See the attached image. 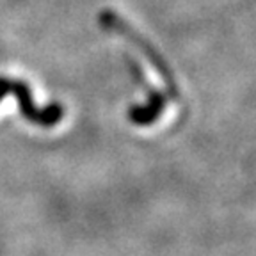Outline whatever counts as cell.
Listing matches in <instances>:
<instances>
[{
  "instance_id": "obj_2",
  "label": "cell",
  "mask_w": 256,
  "mask_h": 256,
  "mask_svg": "<svg viewBox=\"0 0 256 256\" xmlns=\"http://www.w3.org/2000/svg\"><path fill=\"white\" fill-rule=\"evenodd\" d=\"M8 92L16 96L20 114L32 124H38L41 128L56 126L57 123L62 121L64 108L60 104H50L46 107H38L32 98V91L24 80L9 78V76H0V102Z\"/></svg>"
},
{
  "instance_id": "obj_1",
  "label": "cell",
  "mask_w": 256,
  "mask_h": 256,
  "mask_svg": "<svg viewBox=\"0 0 256 256\" xmlns=\"http://www.w3.org/2000/svg\"><path fill=\"white\" fill-rule=\"evenodd\" d=\"M100 24L104 25L105 30L116 32V34H120V36L126 38L128 41H132V43L139 48L140 52H142V56L152 62V66L156 70V73L160 75V78L164 80L169 96H171L172 100H178V98H180V91H178V88H176L172 72H169V66L166 64V60L162 59V56L156 52V48L153 46L146 38L140 36L139 32H137L132 25H128L121 16H118V12L104 11L100 14Z\"/></svg>"
}]
</instances>
